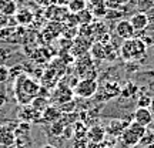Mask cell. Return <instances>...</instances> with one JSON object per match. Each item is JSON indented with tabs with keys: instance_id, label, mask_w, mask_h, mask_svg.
<instances>
[{
	"instance_id": "6da1fadb",
	"label": "cell",
	"mask_w": 154,
	"mask_h": 148,
	"mask_svg": "<svg viewBox=\"0 0 154 148\" xmlns=\"http://www.w3.org/2000/svg\"><path fill=\"white\" fill-rule=\"evenodd\" d=\"M42 86L27 74H22L14 80V98L20 105H27L32 100L40 95Z\"/></svg>"
},
{
	"instance_id": "7a4b0ae2",
	"label": "cell",
	"mask_w": 154,
	"mask_h": 148,
	"mask_svg": "<svg viewBox=\"0 0 154 148\" xmlns=\"http://www.w3.org/2000/svg\"><path fill=\"white\" fill-rule=\"evenodd\" d=\"M120 56L126 61L140 60L147 56V46L138 37H134L131 40H124L121 44Z\"/></svg>"
},
{
	"instance_id": "3957f363",
	"label": "cell",
	"mask_w": 154,
	"mask_h": 148,
	"mask_svg": "<svg viewBox=\"0 0 154 148\" xmlns=\"http://www.w3.org/2000/svg\"><path fill=\"white\" fill-rule=\"evenodd\" d=\"M147 132V128L143 125H140L137 122L131 121L128 127H127L124 131L121 132L120 143L124 145V147H136L140 144V140L144 137V134Z\"/></svg>"
},
{
	"instance_id": "277c9868",
	"label": "cell",
	"mask_w": 154,
	"mask_h": 148,
	"mask_svg": "<svg viewBox=\"0 0 154 148\" xmlns=\"http://www.w3.org/2000/svg\"><path fill=\"white\" fill-rule=\"evenodd\" d=\"M99 90V83L96 81V78H82L80 81L73 88V94H76L80 98H90Z\"/></svg>"
},
{
	"instance_id": "5b68a950",
	"label": "cell",
	"mask_w": 154,
	"mask_h": 148,
	"mask_svg": "<svg viewBox=\"0 0 154 148\" xmlns=\"http://www.w3.org/2000/svg\"><path fill=\"white\" fill-rule=\"evenodd\" d=\"M16 125V122H3V124H0V147L2 148H10L14 145Z\"/></svg>"
},
{
	"instance_id": "8992f818",
	"label": "cell",
	"mask_w": 154,
	"mask_h": 148,
	"mask_svg": "<svg viewBox=\"0 0 154 148\" xmlns=\"http://www.w3.org/2000/svg\"><path fill=\"white\" fill-rule=\"evenodd\" d=\"M70 14V11L66 6H54L50 5L46 7L44 10V17L49 22H56V23H63L67 20V17Z\"/></svg>"
},
{
	"instance_id": "52a82bcc",
	"label": "cell",
	"mask_w": 154,
	"mask_h": 148,
	"mask_svg": "<svg viewBox=\"0 0 154 148\" xmlns=\"http://www.w3.org/2000/svg\"><path fill=\"white\" fill-rule=\"evenodd\" d=\"M19 120L23 122H29V124H34V122H42V113L36 111L30 104L22 105V108L17 113Z\"/></svg>"
},
{
	"instance_id": "ba28073f",
	"label": "cell",
	"mask_w": 154,
	"mask_h": 148,
	"mask_svg": "<svg viewBox=\"0 0 154 148\" xmlns=\"http://www.w3.org/2000/svg\"><path fill=\"white\" fill-rule=\"evenodd\" d=\"M116 34L119 36V37L124 41V40H131V38L136 37V32H134V29H133L131 23L128 22L127 19H121L117 22L116 24Z\"/></svg>"
},
{
	"instance_id": "9c48e42d",
	"label": "cell",
	"mask_w": 154,
	"mask_h": 148,
	"mask_svg": "<svg viewBox=\"0 0 154 148\" xmlns=\"http://www.w3.org/2000/svg\"><path fill=\"white\" fill-rule=\"evenodd\" d=\"M153 120L154 115L151 114V111L149 108H136V111L133 113V121L140 124V125L146 127V128L153 122Z\"/></svg>"
},
{
	"instance_id": "30bf717a",
	"label": "cell",
	"mask_w": 154,
	"mask_h": 148,
	"mask_svg": "<svg viewBox=\"0 0 154 148\" xmlns=\"http://www.w3.org/2000/svg\"><path fill=\"white\" fill-rule=\"evenodd\" d=\"M128 22L131 23V26L136 33L143 32V30H146V29L150 26V20H149V17H147V14H146V13H140V11L131 14Z\"/></svg>"
},
{
	"instance_id": "8fae6325",
	"label": "cell",
	"mask_w": 154,
	"mask_h": 148,
	"mask_svg": "<svg viewBox=\"0 0 154 148\" xmlns=\"http://www.w3.org/2000/svg\"><path fill=\"white\" fill-rule=\"evenodd\" d=\"M73 91L72 87H64V86H59V88L53 93V101L56 104H64V103H70L73 98Z\"/></svg>"
},
{
	"instance_id": "7c38bea8",
	"label": "cell",
	"mask_w": 154,
	"mask_h": 148,
	"mask_svg": "<svg viewBox=\"0 0 154 148\" xmlns=\"http://www.w3.org/2000/svg\"><path fill=\"white\" fill-rule=\"evenodd\" d=\"M90 143H101L106 138V128L101 127V124H94L87 130V135H86Z\"/></svg>"
},
{
	"instance_id": "4fadbf2b",
	"label": "cell",
	"mask_w": 154,
	"mask_h": 148,
	"mask_svg": "<svg viewBox=\"0 0 154 148\" xmlns=\"http://www.w3.org/2000/svg\"><path fill=\"white\" fill-rule=\"evenodd\" d=\"M14 19H16L17 24H20V26H29L34 20V13L30 9H27V7L17 9L16 14H14Z\"/></svg>"
},
{
	"instance_id": "5bb4252c",
	"label": "cell",
	"mask_w": 154,
	"mask_h": 148,
	"mask_svg": "<svg viewBox=\"0 0 154 148\" xmlns=\"http://www.w3.org/2000/svg\"><path fill=\"white\" fill-rule=\"evenodd\" d=\"M61 115L63 114H61L60 108H57V107H54V105H49V107L42 113V122L53 124V122L60 120Z\"/></svg>"
},
{
	"instance_id": "9a60e30c",
	"label": "cell",
	"mask_w": 154,
	"mask_h": 148,
	"mask_svg": "<svg viewBox=\"0 0 154 148\" xmlns=\"http://www.w3.org/2000/svg\"><path fill=\"white\" fill-rule=\"evenodd\" d=\"M30 105L33 107L36 111H38V113H43L47 107H49V98L47 97H42V95H37L36 98L32 100V103H30Z\"/></svg>"
},
{
	"instance_id": "2e32d148",
	"label": "cell",
	"mask_w": 154,
	"mask_h": 148,
	"mask_svg": "<svg viewBox=\"0 0 154 148\" xmlns=\"http://www.w3.org/2000/svg\"><path fill=\"white\" fill-rule=\"evenodd\" d=\"M67 9H69L70 13L77 14L79 11L87 9V3H86L84 0H69V2H67Z\"/></svg>"
},
{
	"instance_id": "e0dca14e",
	"label": "cell",
	"mask_w": 154,
	"mask_h": 148,
	"mask_svg": "<svg viewBox=\"0 0 154 148\" xmlns=\"http://www.w3.org/2000/svg\"><path fill=\"white\" fill-rule=\"evenodd\" d=\"M76 17H77V23L82 24V26L91 24V23H93V19H94V16L91 14V11L88 10V9H84V10L79 11L76 14Z\"/></svg>"
},
{
	"instance_id": "ac0fdd59",
	"label": "cell",
	"mask_w": 154,
	"mask_h": 148,
	"mask_svg": "<svg viewBox=\"0 0 154 148\" xmlns=\"http://www.w3.org/2000/svg\"><path fill=\"white\" fill-rule=\"evenodd\" d=\"M17 11V5L16 2H13V0H7V3H6L2 9H0V14L5 17H11L14 16Z\"/></svg>"
},
{
	"instance_id": "d6986e66",
	"label": "cell",
	"mask_w": 154,
	"mask_h": 148,
	"mask_svg": "<svg viewBox=\"0 0 154 148\" xmlns=\"http://www.w3.org/2000/svg\"><path fill=\"white\" fill-rule=\"evenodd\" d=\"M141 34H138L137 37L143 41L146 46H154V29L147 27L146 30L140 32Z\"/></svg>"
},
{
	"instance_id": "ffe728a7",
	"label": "cell",
	"mask_w": 154,
	"mask_h": 148,
	"mask_svg": "<svg viewBox=\"0 0 154 148\" xmlns=\"http://www.w3.org/2000/svg\"><path fill=\"white\" fill-rule=\"evenodd\" d=\"M136 7L140 13H147L154 7V0H136Z\"/></svg>"
},
{
	"instance_id": "44dd1931",
	"label": "cell",
	"mask_w": 154,
	"mask_h": 148,
	"mask_svg": "<svg viewBox=\"0 0 154 148\" xmlns=\"http://www.w3.org/2000/svg\"><path fill=\"white\" fill-rule=\"evenodd\" d=\"M106 44L96 43L94 46H91V54L96 59H106Z\"/></svg>"
},
{
	"instance_id": "7402d4cb",
	"label": "cell",
	"mask_w": 154,
	"mask_h": 148,
	"mask_svg": "<svg viewBox=\"0 0 154 148\" xmlns=\"http://www.w3.org/2000/svg\"><path fill=\"white\" fill-rule=\"evenodd\" d=\"M14 145H16V148H32V138H30V135L16 137Z\"/></svg>"
},
{
	"instance_id": "603a6c76",
	"label": "cell",
	"mask_w": 154,
	"mask_h": 148,
	"mask_svg": "<svg viewBox=\"0 0 154 148\" xmlns=\"http://www.w3.org/2000/svg\"><path fill=\"white\" fill-rule=\"evenodd\" d=\"M123 9H117V10H107V13H106V19H111V20H121L123 19Z\"/></svg>"
},
{
	"instance_id": "cb8c5ba5",
	"label": "cell",
	"mask_w": 154,
	"mask_h": 148,
	"mask_svg": "<svg viewBox=\"0 0 154 148\" xmlns=\"http://www.w3.org/2000/svg\"><path fill=\"white\" fill-rule=\"evenodd\" d=\"M140 144L141 145H151V144H154V131H147L146 134H144V137L140 140Z\"/></svg>"
},
{
	"instance_id": "d4e9b609",
	"label": "cell",
	"mask_w": 154,
	"mask_h": 148,
	"mask_svg": "<svg viewBox=\"0 0 154 148\" xmlns=\"http://www.w3.org/2000/svg\"><path fill=\"white\" fill-rule=\"evenodd\" d=\"M22 74H24V71H23V66H20V64L9 68V76H10V78H14V80H16L17 77H20Z\"/></svg>"
},
{
	"instance_id": "484cf974",
	"label": "cell",
	"mask_w": 154,
	"mask_h": 148,
	"mask_svg": "<svg viewBox=\"0 0 154 148\" xmlns=\"http://www.w3.org/2000/svg\"><path fill=\"white\" fill-rule=\"evenodd\" d=\"M150 101H151V97H150V95H141V97L137 100V108H149Z\"/></svg>"
},
{
	"instance_id": "4316f807",
	"label": "cell",
	"mask_w": 154,
	"mask_h": 148,
	"mask_svg": "<svg viewBox=\"0 0 154 148\" xmlns=\"http://www.w3.org/2000/svg\"><path fill=\"white\" fill-rule=\"evenodd\" d=\"M9 78H10V76H9V67L0 64V84H5Z\"/></svg>"
},
{
	"instance_id": "83f0119b",
	"label": "cell",
	"mask_w": 154,
	"mask_h": 148,
	"mask_svg": "<svg viewBox=\"0 0 154 148\" xmlns=\"http://www.w3.org/2000/svg\"><path fill=\"white\" fill-rule=\"evenodd\" d=\"M6 100H7V97H6L5 90L0 87V108L3 107V104H6Z\"/></svg>"
},
{
	"instance_id": "f1b7e54d",
	"label": "cell",
	"mask_w": 154,
	"mask_h": 148,
	"mask_svg": "<svg viewBox=\"0 0 154 148\" xmlns=\"http://www.w3.org/2000/svg\"><path fill=\"white\" fill-rule=\"evenodd\" d=\"M33 2L37 6H40V7H47V6H50V0H33Z\"/></svg>"
},
{
	"instance_id": "f546056e",
	"label": "cell",
	"mask_w": 154,
	"mask_h": 148,
	"mask_svg": "<svg viewBox=\"0 0 154 148\" xmlns=\"http://www.w3.org/2000/svg\"><path fill=\"white\" fill-rule=\"evenodd\" d=\"M69 0H50V5L54 6H66V3Z\"/></svg>"
},
{
	"instance_id": "4dcf8cb0",
	"label": "cell",
	"mask_w": 154,
	"mask_h": 148,
	"mask_svg": "<svg viewBox=\"0 0 154 148\" xmlns=\"http://www.w3.org/2000/svg\"><path fill=\"white\" fill-rule=\"evenodd\" d=\"M86 148H103V147H101V144H99V143H87Z\"/></svg>"
},
{
	"instance_id": "1f68e13d",
	"label": "cell",
	"mask_w": 154,
	"mask_h": 148,
	"mask_svg": "<svg viewBox=\"0 0 154 148\" xmlns=\"http://www.w3.org/2000/svg\"><path fill=\"white\" fill-rule=\"evenodd\" d=\"M149 110L151 111V114L154 115V95L151 97V101H150V107H149Z\"/></svg>"
},
{
	"instance_id": "d6a6232c",
	"label": "cell",
	"mask_w": 154,
	"mask_h": 148,
	"mask_svg": "<svg viewBox=\"0 0 154 148\" xmlns=\"http://www.w3.org/2000/svg\"><path fill=\"white\" fill-rule=\"evenodd\" d=\"M70 108H74V103H73V101H72V104H70ZM61 110H63V111H69V107H61Z\"/></svg>"
},
{
	"instance_id": "836d02e7",
	"label": "cell",
	"mask_w": 154,
	"mask_h": 148,
	"mask_svg": "<svg viewBox=\"0 0 154 148\" xmlns=\"http://www.w3.org/2000/svg\"><path fill=\"white\" fill-rule=\"evenodd\" d=\"M40 148H56L54 145H51V144H46V145H42Z\"/></svg>"
},
{
	"instance_id": "e575fe53",
	"label": "cell",
	"mask_w": 154,
	"mask_h": 148,
	"mask_svg": "<svg viewBox=\"0 0 154 148\" xmlns=\"http://www.w3.org/2000/svg\"><path fill=\"white\" fill-rule=\"evenodd\" d=\"M6 3H7V0H0V9H2V7H3Z\"/></svg>"
},
{
	"instance_id": "d590c367",
	"label": "cell",
	"mask_w": 154,
	"mask_h": 148,
	"mask_svg": "<svg viewBox=\"0 0 154 148\" xmlns=\"http://www.w3.org/2000/svg\"><path fill=\"white\" fill-rule=\"evenodd\" d=\"M150 88H151V90H154V80L151 81V84H150Z\"/></svg>"
},
{
	"instance_id": "8d00e7d4",
	"label": "cell",
	"mask_w": 154,
	"mask_h": 148,
	"mask_svg": "<svg viewBox=\"0 0 154 148\" xmlns=\"http://www.w3.org/2000/svg\"><path fill=\"white\" fill-rule=\"evenodd\" d=\"M146 148H154V144H151V145H147Z\"/></svg>"
},
{
	"instance_id": "74e56055",
	"label": "cell",
	"mask_w": 154,
	"mask_h": 148,
	"mask_svg": "<svg viewBox=\"0 0 154 148\" xmlns=\"http://www.w3.org/2000/svg\"><path fill=\"white\" fill-rule=\"evenodd\" d=\"M84 2H86V3H87V0H84ZM88 2H90V0H88Z\"/></svg>"
},
{
	"instance_id": "f35d334b",
	"label": "cell",
	"mask_w": 154,
	"mask_h": 148,
	"mask_svg": "<svg viewBox=\"0 0 154 148\" xmlns=\"http://www.w3.org/2000/svg\"><path fill=\"white\" fill-rule=\"evenodd\" d=\"M13 2H16V0H13Z\"/></svg>"
}]
</instances>
